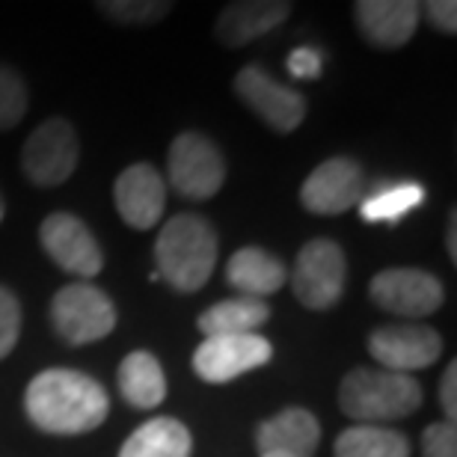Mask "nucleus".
I'll use <instances>...</instances> for the list:
<instances>
[{"label":"nucleus","mask_w":457,"mask_h":457,"mask_svg":"<svg viewBox=\"0 0 457 457\" xmlns=\"http://www.w3.org/2000/svg\"><path fill=\"white\" fill-rule=\"evenodd\" d=\"M170 185L185 199H212L226 181V161L220 149L199 131L179 134L170 145Z\"/></svg>","instance_id":"nucleus-5"},{"label":"nucleus","mask_w":457,"mask_h":457,"mask_svg":"<svg viewBox=\"0 0 457 457\" xmlns=\"http://www.w3.org/2000/svg\"><path fill=\"white\" fill-rule=\"evenodd\" d=\"M288 12L291 4L286 0H237V4H228L217 18V39L226 48H241L279 27Z\"/></svg>","instance_id":"nucleus-17"},{"label":"nucleus","mask_w":457,"mask_h":457,"mask_svg":"<svg viewBox=\"0 0 457 457\" xmlns=\"http://www.w3.org/2000/svg\"><path fill=\"white\" fill-rule=\"evenodd\" d=\"M371 300L398 318H428L443 306V282L419 268H386L374 273Z\"/></svg>","instance_id":"nucleus-8"},{"label":"nucleus","mask_w":457,"mask_h":457,"mask_svg":"<svg viewBox=\"0 0 457 457\" xmlns=\"http://www.w3.org/2000/svg\"><path fill=\"white\" fill-rule=\"evenodd\" d=\"M369 353L380 369L413 374L440 360L443 339L428 324H389L369 336Z\"/></svg>","instance_id":"nucleus-10"},{"label":"nucleus","mask_w":457,"mask_h":457,"mask_svg":"<svg viewBox=\"0 0 457 457\" xmlns=\"http://www.w3.org/2000/svg\"><path fill=\"white\" fill-rule=\"evenodd\" d=\"M21 336V303L6 286H0V360L15 351Z\"/></svg>","instance_id":"nucleus-26"},{"label":"nucleus","mask_w":457,"mask_h":457,"mask_svg":"<svg viewBox=\"0 0 457 457\" xmlns=\"http://www.w3.org/2000/svg\"><path fill=\"white\" fill-rule=\"evenodd\" d=\"M365 196V172L351 158H330L312 170V176L300 187V203L306 212L333 217L360 205Z\"/></svg>","instance_id":"nucleus-13"},{"label":"nucleus","mask_w":457,"mask_h":457,"mask_svg":"<svg viewBox=\"0 0 457 457\" xmlns=\"http://www.w3.org/2000/svg\"><path fill=\"white\" fill-rule=\"evenodd\" d=\"M27 419L45 434L78 436L96 431L111 413L107 389L75 369H48L36 374L24 392Z\"/></svg>","instance_id":"nucleus-1"},{"label":"nucleus","mask_w":457,"mask_h":457,"mask_svg":"<svg viewBox=\"0 0 457 457\" xmlns=\"http://www.w3.org/2000/svg\"><path fill=\"white\" fill-rule=\"evenodd\" d=\"M51 324L62 342L93 345L113 333L116 306L102 288L89 282H71L51 300Z\"/></svg>","instance_id":"nucleus-4"},{"label":"nucleus","mask_w":457,"mask_h":457,"mask_svg":"<svg viewBox=\"0 0 457 457\" xmlns=\"http://www.w3.org/2000/svg\"><path fill=\"white\" fill-rule=\"evenodd\" d=\"M339 407L356 425H386L422 407V386L413 374L386 369H353L339 386Z\"/></svg>","instance_id":"nucleus-3"},{"label":"nucleus","mask_w":457,"mask_h":457,"mask_svg":"<svg viewBox=\"0 0 457 457\" xmlns=\"http://www.w3.org/2000/svg\"><path fill=\"white\" fill-rule=\"evenodd\" d=\"M425 187L419 181H383L365 190L360 214L369 223H398L425 203Z\"/></svg>","instance_id":"nucleus-22"},{"label":"nucleus","mask_w":457,"mask_h":457,"mask_svg":"<svg viewBox=\"0 0 457 457\" xmlns=\"http://www.w3.org/2000/svg\"><path fill=\"white\" fill-rule=\"evenodd\" d=\"M119 392L137 410H154L167 398V374L158 356L149 351H131L119 365Z\"/></svg>","instance_id":"nucleus-19"},{"label":"nucleus","mask_w":457,"mask_h":457,"mask_svg":"<svg viewBox=\"0 0 457 457\" xmlns=\"http://www.w3.org/2000/svg\"><path fill=\"white\" fill-rule=\"evenodd\" d=\"M0 220H4V199H0Z\"/></svg>","instance_id":"nucleus-32"},{"label":"nucleus","mask_w":457,"mask_h":457,"mask_svg":"<svg viewBox=\"0 0 457 457\" xmlns=\"http://www.w3.org/2000/svg\"><path fill=\"white\" fill-rule=\"evenodd\" d=\"M336 457H410L404 434L380 425H353L336 440Z\"/></svg>","instance_id":"nucleus-23"},{"label":"nucleus","mask_w":457,"mask_h":457,"mask_svg":"<svg viewBox=\"0 0 457 457\" xmlns=\"http://www.w3.org/2000/svg\"><path fill=\"white\" fill-rule=\"evenodd\" d=\"M273 345L259 333L246 336H212L196 347L194 371L205 383H228L241 374L270 362Z\"/></svg>","instance_id":"nucleus-12"},{"label":"nucleus","mask_w":457,"mask_h":457,"mask_svg":"<svg viewBox=\"0 0 457 457\" xmlns=\"http://www.w3.org/2000/svg\"><path fill=\"white\" fill-rule=\"evenodd\" d=\"M440 407L445 413V425L457 422V362H449L440 380Z\"/></svg>","instance_id":"nucleus-30"},{"label":"nucleus","mask_w":457,"mask_h":457,"mask_svg":"<svg viewBox=\"0 0 457 457\" xmlns=\"http://www.w3.org/2000/svg\"><path fill=\"white\" fill-rule=\"evenodd\" d=\"M270 318V306L264 300L255 297H232V300H220V303L208 306L203 315H199V330H203L205 339L212 336H246L255 333L259 327Z\"/></svg>","instance_id":"nucleus-21"},{"label":"nucleus","mask_w":457,"mask_h":457,"mask_svg":"<svg viewBox=\"0 0 457 457\" xmlns=\"http://www.w3.org/2000/svg\"><path fill=\"white\" fill-rule=\"evenodd\" d=\"M80 161V143L78 134L66 119L54 116L36 128L27 137L24 152H21V167L27 172V179L39 187H57L66 179H71V172L78 170Z\"/></svg>","instance_id":"nucleus-7"},{"label":"nucleus","mask_w":457,"mask_h":457,"mask_svg":"<svg viewBox=\"0 0 457 457\" xmlns=\"http://www.w3.org/2000/svg\"><path fill=\"white\" fill-rule=\"evenodd\" d=\"M321 66H324V57H321V51H315V48H297V51H291V57H288V71L295 78H318L321 75Z\"/></svg>","instance_id":"nucleus-29"},{"label":"nucleus","mask_w":457,"mask_h":457,"mask_svg":"<svg viewBox=\"0 0 457 457\" xmlns=\"http://www.w3.org/2000/svg\"><path fill=\"white\" fill-rule=\"evenodd\" d=\"M419 4L413 0H360L353 18L365 42L374 48H401L413 39L419 27Z\"/></svg>","instance_id":"nucleus-16"},{"label":"nucleus","mask_w":457,"mask_h":457,"mask_svg":"<svg viewBox=\"0 0 457 457\" xmlns=\"http://www.w3.org/2000/svg\"><path fill=\"white\" fill-rule=\"evenodd\" d=\"M347 279V262L342 246L327 237H315L297 253L291 288L306 309H330L339 303Z\"/></svg>","instance_id":"nucleus-6"},{"label":"nucleus","mask_w":457,"mask_h":457,"mask_svg":"<svg viewBox=\"0 0 457 457\" xmlns=\"http://www.w3.org/2000/svg\"><path fill=\"white\" fill-rule=\"evenodd\" d=\"M286 279H288L286 264L273 253L262 250V246H244L226 264V282L241 297L264 300L268 295H277Z\"/></svg>","instance_id":"nucleus-18"},{"label":"nucleus","mask_w":457,"mask_h":457,"mask_svg":"<svg viewBox=\"0 0 457 457\" xmlns=\"http://www.w3.org/2000/svg\"><path fill=\"white\" fill-rule=\"evenodd\" d=\"M27 113V87L18 71L0 66V131H9Z\"/></svg>","instance_id":"nucleus-24"},{"label":"nucleus","mask_w":457,"mask_h":457,"mask_svg":"<svg viewBox=\"0 0 457 457\" xmlns=\"http://www.w3.org/2000/svg\"><path fill=\"white\" fill-rule=\"evenodd\" d=\"M422 457H457V431L454 425L434 422L422 434Z\"/></svg>","instance_id":"nucleus-27"},{"label":"nucleus","mask_w":457,"mask_h":457,"mask_svg":"<svg viewBox=\"0 0 457 457\" xmlns=\"http://www.w3.org/2000/svg\"><path fill=\"white\" fill-rule=\"evenodd\" d=\"M98 9L122 24H152L161 21L170 12L172 4H161V0H113V4H98Z\"/></svg>","instance_id":"nucleus-25"},{"label":"nucleus","mask_w":457,"mask_h":457,"mask_svg":"<svg viewBox=\"0 0 457 457\" xmlns=\"http://www.w3.org/2000/svg\"><path fill=\"white\" fill-rule=\"evenodd\" d=\"M235 93L253 113H259L273 131L291 134L306 119V98L277 78L268 75L262 66H244L235 78Z\"/></svg>","instance_id":"nucleus-11"},{"label":"nucleus","mask_w":457,"mask_h":457,"mask_svg":"<svg viewBox=\"0 0 457 457\" xmlns=\"http://www.w3.org/2000/svg\"><path fill=\"white\" fill-rule=\"evenodd\" d=\"M445 246H449L452 262H457V212L449 214V228H445Z\"/></svg>","instance_id":"nucleus-31"},{"label":"nucleus","mask_w":457,"mask_h":457,"mask_svg":"<svg viewBox=\"0 0 457 457\" xmlns=\"http://www.w3.org/2000/svg\"><path fill=\"white\" fill-rule=\"evenodd\" d=\"M39 244L66 273L93 279L104 268V253L96 235L80 217L69 212H54L39 226Z\"/></svg>","instance_id":"nucleus-9"},{"label":"nucleus","mask_w":457,"mask_h":457,"mask_svg":"<svg viewBox=\"0 0 457 457\" xmlns=\"http://www.w3.org/2000/svg\"><path fill=\"white\" fill-rule=\"evenodd\" d=\"M113 203L119 217L131 228L158 226L167 208V181L161 179V172L152 163H131L128 170L119 172L113 185Z\"/></svg>","instance_id":"nucleus-14"},{"label":"nucleus","mask_w":457,"mask_h":457,"mask_svg":"<svg viewBox=\"0 0 457 457\" xmlns=\"http://www.w3.org/2000/svg\"><path fill=\"white\" fill-rule=\"evenodd\" d=\"M321 425L303 407H288L270 416L255 431L259 457H315Z\"/></svg>","instance_id":"nucleus-15"},{"label":"nucleus","mask_w":457,"mask_h":457,"mask_svg":"<svg viewBox=\"0 0 457 457\" xmlns=\"http://www.w3.org/2000/svg\"><path fill=\"white\" fill-rule=\"evenodd\" d=\"M194 440L179 419L158 416L128 436L119 457H190Z\"/></svg>","instance_id":"nucleus-20"},{"label":"nucleus","mask_w":457,"mask_h":457,"mask_svg":"<svg viewBox=\"0 0 457 457\" xmlns=\"http://www.w3.org/2000/svg\"><path fill=\"white\" fill-rule=\"evenodd\" d=\"M158 277L181 295H194L212 279L217 264V232L199 214H176L154 241Z\"/></svg>","instance_id":"nucleus-2"},{"label":"nucleus","mask_w":457,"mask_h":457,"mask_svg":"<svg viewBox=\"0 0 457 457\" xmlns=\"http://www.w3.org/2000/svg\"><path fill=\"white\" fill-rule=\"evenodd\" d=\"M419 12H425V18L431 21L436 30L454 36L457 33V4L454 0H428L419 6Z\"/></svg>","instance_id":"nucleus-28"}]
</instances>
